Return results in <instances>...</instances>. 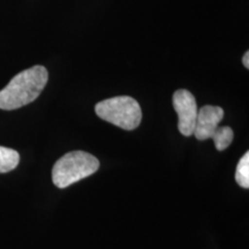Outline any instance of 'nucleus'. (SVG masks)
<instances>
[{
  "mask_svg": "<svg viewBox=\"0 0 249 249\" xmlns=\"http://www.w3.org/2000/svg\"><path fill=\"white\" fill-rule=\"evenodd\" d=\"M99 169V160L86 151L68 152L54 164L52 180L59 188H66L80 180L88 178Z\"/></svg>",
  "mask_w": 249,
  "mask_h": 249,
  "instance_id": "nucleus-2",
  "label": "nucleus"
},
{
  "mask_svg": "<svg viewBox=\"0 0 249 249\" xmlns=\"http://www.w3.org/2000/svg\"><path fill=\"white\" fill-rule=\"evenodd\" d=\"M48 80V70L39 65L20 71L0 90V108L17 110L33 103L45 88Z\"/></svg>",
  "mask_w": 249,
  "mask_h": 249,
  "instance_id": "nucleus-1",
  "label": "nucleus"
},
{
  "mask_svg": "<svg viewBox=\"0 0 249 249\" xmlns=\"http://www.w3.org/2000/svg\"><path fill=\"white\" fill-rule=\"evenodd\" d=\"M20 161V155L13 149L0 147V173L13 171Z\"/></svg>",
  "mask_w": 249,
  "mask_h": 249,
  "instance_id": "nucleus-6",
  "label": "nucleus"
},
{
  "mask_svg": "<svg viewBox=\"0 0 249 249\" xmlns=\"http://www.w3.org/2000/svg\"><path fill=\"white\" fill-rule=\"evenodd\" d=\"M235 180L242 188H249V152L242 156L235 171Z\"/></svg>",
  "mask_w": 249,
  "mask_h": 249,
  "instance_id": "nucleus-8",
  "label": "nucleus"
},
{
  "mask_svg": "<svg viewBox=\"0 0 249 249\" xmlns=\"http://www.w3.org/2000/svg\"><path fill=\"white\" fill-rule=\"evenodd\" d=\"M95 112L101 119L124 130L138 128L142 120L141 107L129 96H118L99 102Z\"/></svg>",
  "mask_w": 249,
  "mask_h": 249,
  "instance_id": "nucleus-3",
  "label": "nucleus"
},
{
  "mask_svg": "<svg viewBox=\"0 0 249 249\" xmlns=\"http://www.w3.org/2000/svg\"><path fill=\"white\" fill-rule=\"evenodd\" d=\"M234 138V133H233L232 128L230 127H219L216 129V132L213 133V139L216 145V149L219 151L225 150L226 148H229V145L231 144Z\"/></svg>",
  "mask_w": 249,
  "mask_h": 249,
  "instance_id": "nucleus-7",
  "label": "nucleus"
},
{
  "mask_svg": "<svg viewBox=\"0 0 249 249\" xmlns=\"http://www.w3.org/2000/svg\"><path fill=\"white\" fill-rule=\"evenodd\" d=\"M173 107L178 113L179 132L185 136L193 135L198 112L193 93L185 89L177 90L173 95Z\"/></svg>",
  "mask_w": 249,
  "mask_h": 249,
  "instance_id": "nucleus-4",
  "label": "nucleus"
},
{
  "mask_svg": "<svg viewBox=\"0 0 249 249\" xmlns=\"http://www.w3.org/2000/svg\"><path fill=\"white\" fill-rule=\"evenodd\" d=\"M224 118V110L219 107L205 105L197 112V119L194 129L195 138L200 141L213 138V133Z\"/></svg>",
  "mask_w": 249,
  "mask_h": 249,
  "instance_id": "nucleus-5",
  "label": "nucleus"
},
{
  "mask_svg": "<svg viewBox=\"0 0 249 249\" xmlns=\"http://www.w3.org/2000/svg\"><path fill=\"white\" fill-rule=\"evenodd\" d=\"M242 62H244V66L248 70L249 68V52L248 51L246 52L244 57H242Z\"/></svg>",
  "mask_w": 249,
  "mask_h": 249,
  "instance_id": "nucleus-9",
  "label": "nucleus"
}]
</instances>
